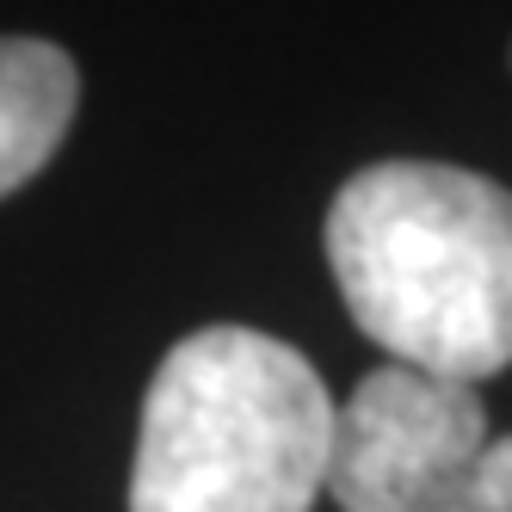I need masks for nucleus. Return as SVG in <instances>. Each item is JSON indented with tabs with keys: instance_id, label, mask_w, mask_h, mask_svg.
<instances>
[{
	"instance_id": "1",
	"label": "nucleus",
	"mask_w": 512,
	"mask_h": 512,
	"mask_svg": "<svg viewBox=\"0 0 512 512\" xmlns=\"http://www.w3.org/2000/svg\"><path fill=\"white\" fill-rule=\"evenodd\" d=\"M334 284L389 364L482 383L512 364V192L445 161H377L327 210Z\"/></svg>"
},
{
	"instance_id": "2",
	"label": "nucleus",
	"mask_w": 512,
	"mask_h": 512,
	"mask_svg": "<svg viewBox=\"0 0 512 512\" xmlns=\"http://www.w3.org/2000/svg\"><path fill=\"white\" fill-rule=\"evenodd\" d=\"M340 408L321 371L260 327H198L142 395L130 512H309Z\"/></svg>"
},
{
	"instance_id": "3",
	"label": "nucleus",
	"mask_w": 512,
	"mask_h": 512,
	"mask_svg": "<svg viewBox=\"0 0 512 512\" xmlns=\"http://www.w3.org/2000/svg\"><path fill=\"white\" fill-rule=\"evenodd\" d=\"M327 494L340 512H512V438L475 383L383 364L340 408Z\"/></svg>"
},
{
	"instance_id": "4",
	"label": "nucleus",
	"mask_w": 512,
	"mask_h": 512,
	"mask_svg": "<svg viewBox=\"0 0 512 512\" xmlns=\"http://www.w3.org/2000/svg\"><path fill=\"white\" fill-rule=\"evenodd\" d=\"M81 112V75L44 38H0V198L38 179Z\"/></svg>"
}]
</instances>
